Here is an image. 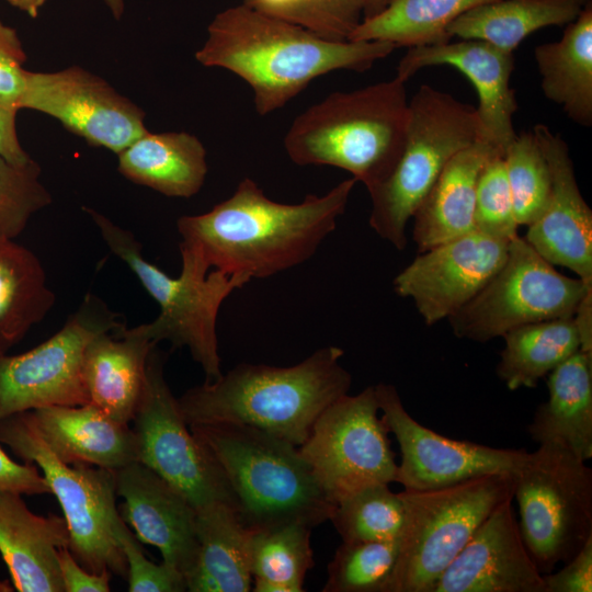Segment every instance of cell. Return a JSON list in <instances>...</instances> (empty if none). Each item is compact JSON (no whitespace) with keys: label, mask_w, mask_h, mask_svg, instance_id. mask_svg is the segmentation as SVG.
<instances>
[{"label":"cell","mask_w":592,"mask_h":592,"mask_svg":"<svg viewBox=\"0 0 592 592\" xmlns=\"http://www.w3.org/2000/svg\"><path fill=\"white\" fill-rule=\"evenodd\" d=\"M357 181L346 179L323 195L301 202L271 200L250 178L231 196L198 215L177 221L181 248L196 254L210 270L249 282L266 278L309 260L335 229Z\"/></svg>","instance_id":"cell-1"},{"label":"cell","mask_w":592,"mask_h":592,"mask_svg":"<svg viewBox=\"0 0 592 592\" xmlns=\"http://www.w3.org/2000/svg\"><path fill=\"white\" fill-rule=\"evenodd\" d=\"M396 48L383 41H327L241 3L214 16L195 59L246 81L253 91L255 111L267 115L314 79L335 70L365 71Z\"/></svg>","instance_id":"cell-2"},{"label":"cell","mask_w":592,"mask_h":592,"mask_svg":"<svg viewBox=\"0 0 592 592\" xmlns=\"http://www.w3.org/2000/svg\"><path fill=\"white\" fill-rule=\"evenodd\" d=\"M343 354L329 345L293 366L241 363L190 388L178 403L189 425L246 424L300 446L323 410L349 394Z\"/></svg>","instance_id":"cell-3"},{"label":"cell","mask_w":592,"mask_h":592,"mask_svg":"<svg viewBox=\"0 0 592 592\" xmlns=\"http://www.w3.org/2000/svg\"><path fill=\"white\" fill-rule=\"evenodd\" d=\"M408 115L406 81L397 77L333 92L295 117L284 148L294 163L345 170L369 191L396 166Z\"/></svg>","instance_id":"cell-4"},{"label":"cell","mask_w":592,"mask_h":592,"mask_svg":"<svg viewBox=\"0 0 592 592\" xmlns=\"http://www.w3.org/2000/svg\"><path fill=\"white\" fill-rule=\"evenodd\" d=\"M227 477L238 515L252 532L288 524L310 528L334 509L298 446L257 428L237 423L189 425Z\"/></svg>","instance_id":"cell-5"},{"label":"cell","mask_w":592,"mask_h":592,"mask_svg":"<svg viewBox=\"0 0 592 592\" xmlns=\"http://www.w3.org/2000/svg\"><path fill=\"white\" fill-rule=\"evenodd\" d=\"M111 252L137 276L157 301L158 317L143 323L146 334L158 344L169 341L173 349L187 348L205 374V382L223 373L218 352L217 318L223 303L249 281L223 271H212L193 252L180 247L182 267L177 277L169 276L143 257L141 246L129 230L114 224L103 214L84 207Z\"/></svg>","instance_id":"cell-6"},{"label":"cell","mask_w":592,"mask_h":592,"mask_svg":"<svg viewBox=\"0 0 592 592\" xmlns=\"http://www.w3.org/2000/svg\"><path fill=\"white\" fill-rule=\"evenodd\" d=\"M479 140L475 107L429 84L409 101L405 145L389 175L368 191L369 226L396 249L407 246L406 228L448 161Z\"/></svg>","instance_id":"cell-7"},{"label":"cell","mask_w":592,"mask_h":592,"mask_svg":"<svg viewBox=\"0 0 592 592\" xmlns=\"http://www.w3.org/2000/svg\"><path fill=\"white\" fill-rule=\"evenodd\" d=\"M512 473H493L454 485L400 492L405 526L386 592H431L479 525L513 498Z\"/></svg>","instance_id":"cell-8"},{"label":"cell","mask_w":592,"mask_h":592,"mask_svg":"<svg viewBox=\"0 0 592 592\" xmlns=\"http://www.w3.org/2000/svg\"><path fill=\"white\" fill-rule=\"evenodd\" d=\"M0 442L42 471L62 510L76 560L89 572L109 570L126 579L127 563L116 537L122 517L115 504V470L62 463L42 440L30 411L0 420Z\"/></svg>","instance_id":"cell-9"},{"label":"cell","mask_w":592,"mask_h":592,"mask_svg":"<svg viewBox=\"0 0 592 592\" xmlns=\"http://www.w3.org/2000/svg\"><path fill=\"white\" fill-rule=\"evenodd\" d=\"M557 444H539L512 473L520 530L538 570L551 572L592 537V469Z\"/></svg>","instance_id":"cell-10"},{"label":"cell","mask_w":592,"mask_h":592,"mask_svg":"<svg viewBox=\"0 0 592 592\" xmlns=\"http://www.w3.org/2000/svg\"><path fill=\"white\" fill-rule=\"evenodd\" d=\"M592 283L568 277L522 237L486 286L448 320L460 339L487 342L528 323L573 317Z\"/></svg>","instance_id":"cell-11"},{"label":"cell","mask_w":592,"mask_h":592,"mask_svg":"<svg viewBox=\"0 0 592 592\" xmlns=\"http://www.w3.org/2000/svg\"><path fill=\"white\" fill-rule=\"evenodd\" d=\"M166 358L157 346L148 356L145 387L132 420L137 460L181 492L195 510L225 504L239 511L223 469L181 413L164 377Z\"/></svg>","instance_id":"cell-12"},{"label":"cell","mask_w":592,"mask_h":592,"mask_svg":"<svg viewBox=\"0 0 592 592\" xmlns=\"http://www.w3.org/2000/svg\"><path fill=\"white\" fill-rule=\"evenodd\" d=\"M378 412L374 386L346 394L323 410L298 446L331 503L368 485L396 482L398 464Z\"/></svg>","instance_id":"cell-13"},{"label":"cell","mask_w":592,"mask_h":592,"mask_svg":"<svg viewBox=\"0 0 592 592\" xmlns=\"http://www.w3.org/2000/svg\"><path fill=\"white\" fill-rule=\"evenodd\" d=\"M125 327L121 316L87 294L62 328L19 355H0V420L48 406H82L89 398L82 378L88 343Z\"/></svg>","instance_id":"cell-14"},{"label":"cell","mask_w":592,"mask_h":592,"mask_svg":"<svg viewBox=\"0 0 592 592\" xmlns=\"http://www.w3.org/2000/svg\"><path fill=\"white\" fill-rule=\"evenodd\" d=\"M24 109L49 115L90 146L116 155L148 132L141 107L79 66L26 70L19 101V110Z\"/></svg>","instance_id":"cell-15"},{"label":"cell","mask_w":592,"mask_h":592,"mask_svg":"<svg viewBox=\"0 0 592 592\" xmlns=\"http://www.w3.org/2000/svg\"><path fill=\"white\" fill-rule=\"evenodd\" d=\"M382 419L400 448L396 482L405 490H425L493 473H513L527 453L443 436L406 410L394 385L374 386Z\"/></svg>","instance_id":"cell-16"},{"label":"cell","mask_w":592,"mask_h":592,"mask_svg":"<svg viewBox=\"0 0 592 592\" xmlns=\"http://www.w3.org/2000/svg\"><path fill=\"white\" fill-rule=\"evenodd\" d=\"M510 241L478 231L419 255L394 278V291L410 298L428 326L448 319L471 300L505 261Z\"/></svg>","instance_id":"cell-17"},{"label":"cell","mask_w":592,"mask_h":592,"mask_svg":"<svg viewBox=\"0 0 592 592\" xmlns=\"http://www.w3.org/2000/svg\"><path fill=\"white\" fill-rule=\"evenodd\" d=\"M432 66L453 67L471 82L479 99V140L503 156L516 136L512 118L519 105L510 86L513 53L480 39L412 46L400 59L396 77L407 82L420 69Z\"/></svg>","instance_id":"cell-18"},{"label":"cell","mask_w":592,"mask_h":592,"mask_svg":"<svg viewBox=\"0 0 592 592\" xmlns=\"http://www.w3.org/2000/svg\"><path fill=\"white\" fill-rule=\"evenodd\" d=\"M547 161L551 190L540 216L524 239L553 265L565 266L592 283V210L577 183L569 147L547 125L533 132Z\"/></svg>","instance_id":"cell-19"},{"label":"cell","mask_w":592,"mask_h":592,"mask_svg":"<svg viewBox=\"0 0 592 592\" xmlns=\"http://www.w3.org/2000/svg\"><path fill=\"white\" fill-rule=\"evenodd\" d=\"M512 500L501 502L479 525L431 592H545Z\"/></svg>","instance_id":"cell-20"},{"label":"cell","mask_w":592,"mask_h":592,"mask_svg":"<svg viewBox=\"0 0 592 592\" xmlns=\"http://www.w3.org/2000/svg\"><path fill=\"white\" fill-rule=\"evenodd\" d=\"M115 491L124 500L119 515L135 537L157 547L162 561L187 580L198 556L195 508L138 460L115 470Z\"/></svg>","instance_id":"cell-21"},{"label":"cell","mask_w":592,"mask_h":592,"mask_svg":"<svg viewBox=\"0 0 592 592\" xmlns=\"http://www.w3.org/2000/svg\"><path fill=\"white\" fill-rule=\"evenodd\" d=\"M65 517L37 515L22 494L0 492V555L19 592H65L57 553L68 547Z\"/></svg>","instance_id":"cell-22"},{"label":"cell","mask_w":592,"mask_h":592,"mask_svg":"<svg viewBox=\"0 0 592 592\" xmlns=\"http://www.w3.org/2000/svg\"><path fill=\"white\" fill-rule=\"evenodd\" d=\"M155 346L143 325L125 326L94 337L82 361L89 403L115 421L128 424L143 395L147 361Z\"/></svg>","instance_id":"cell-23"},{"label":"cell","mask_w":592,"mask_h":592,"mask_svg":"<svg viewBox=\"0 0 592 592\" xmlns=\"http://www.w3.org/2000/svg\"><path fill=\"white\" fill-rule=\"evenodd\" d=\"M42 440L62 463L117 470L137 460L133 429L92 403L30 410Z\"/></svg>","instance_id":"cell-24"},{"label":"cell","mask_w":592,"mask_h":592,"mask_svg":"<svg viewBox=\"0 0 592 592\" xmlns=\"http://www.w3.org/2000/svg\"><path fill=\"white\" fill-rule=\"evenodd\" d=\"M496 153L477 140L448 161L413 215V240L419 253L476 231L477 181L486 161Z\"/></svg>","instance_id":"cell-25"},{"label":"cell","mask_w":592,"mask_h":592,"mask_svg":"<svg viewBox=\"0 0 592 592\" xmlns=\"http://www.w3.org/2000/svg\"><path fill=\"white\" fill-rule=\"evenodd\" d=\"M548 399L527 425L531 439L592 458V356L578 350L548 374Z\"/></svg>","instance_id":"cell-26"},{"label":"cell","mask_w":592,"mask_h":592,"mask_svg":"<svg viewBox=\"0 0 592 592\" xmlns=\"http://www.w3.org/2000/svg\"><path fill=\"white\" fill-rule=\"evenodd\" d=\"M119 173L169 197L197 194L207 175L206 149L186 132L150 133L117 155Z\"/></svg>","instance_id":"cell-27"},{"label":"cell","mask_w":592,"mask_h":592,"mask_svg":"<svg viewBox=\"0 0 592 592\" xmlns=\"http://www.w3.org/2000/svg\"><path fill=\"white\" fill-rule=\"evenodd\" d=\"M198 556L186 580L191 592H249L252 589L250 548L253 532L238 511L214 504L196 510Z\"/></svg>","instance_id":"cell-28"},{"label":"cell","mask_w":592,"mask_h":592,"mask_svg":"<svg viewBox=\"0 0 592 592\" xmlns=\"http://www.w3.org/2000/svg\"><path fill=\"white\" fill-rule=\"evenodd\" d=\"M543 94L583 127L592 126V1L557 42L534 49Z\"/></svg>","instance_id":"cell-29"},{"label":"cell","mask_w":592,"mask_h":592,"mask_svg":"<svg viewBox=\"0 0 592 592\" xmlns=\"http://www.w3.org/2000/svg\"><path fill=\"white\" fill-rule=\"evenodd\" d=\"M592 0H496L476 7L447 26L451 38L480 39L513 50L532 33L574 21Z\"/></svg>","instance_id":"cell-30"},{"label":"cell","mask_w":592,"mask_h":592,"mask_svg":"<svg viewBox=\"0 0 592 592\" xmlns=\"http://www.w3.org/2000/svg\"><path fill=\"white\" fill-rule=\"evenodd\" d=\"M55 300L35 253L14 239L0 238V355L39 323Z\"/></svg>","instance_id":"cell-31"},{"label":"cell","mask_w":592,"mask_h":592,"mask_svg":"<svg viewBox=\"0 0 592 592\" xmlns=\"http://www.w3.org/2000/svg\"><path fill=\"white\" fill-rule=\"evenodd\" d=\"M497 365L510 390L534 388L538 382L580 350L573 317L524 325L508 331Z\"/></svg>","instance_id":"cell-32"},{"label":"cell","mask_w":592,"mask_h":592,"mask_svg":"<svg viewBox=\"0 0 592 592\" xmlns=\"http://www.w3.org/2000/svg\"><path fill=\"white\" fill-rule=\"evenodd\" d=\"M496 0H391L378 14L364 19L349 41H383L397 47L451 41L447 26L465 12Z\"/></svg>","instance_id":"cell-33"},{"label":"cell","mask_w":592,"mask_h":592,"mask_svg":"<svg viewBox=\"0 0 592 592\" xmlns=\"http://www.w3.org/2000/svg\"><path fill=\"white\" fill-rule=\"evenodd\" d=\"M405 519L400 492L388 483H373L337 502L329 521L342 542H389L400 539Z\"/></svg>","instance_id":"cell-34"},{"label":"cell","mask_w":592,"mask_h":592,"mask_svg":"<svg viewBox=\"0 0 592 592\" xmlns=\"http://www.w3.org/2000/svg\"><path fill=\"white\" fill-rule=\"evenodd\" d=\"M310 527L288 524L269 531L253 532L250 548L252 579L285 584L303 592L306 573L315 565L310 546Z\"/></svg>","instance_id":"cell-35"},{"label":"cell","mask_w":592,"mask_h":592,"mask_svg":"<svg viewBox=\"0 0 592 592\" xmlns=\"http://www.w3.org/2000/svg\"><path fill=\"white\" fill-rule=\"evenodd\" d=\"M400 539L342 542L328 565L323 592H386Z\"/></svg>","instance_id":"cell-36"},{"label":"cell","mask_w":592,"mask_h":592,"mask_svg":"<svg viewBox=\"0 0 592 592\" xmlns=\"http://www.w3.org/2000/svg\"><path fill=\"white\" fill-rule=\"evenodd\" d=\"M503 160L517 225L528 226L540 216L549 200L547 161L533 133L516 134Z\"/></svg>","instance_id":"cell-37"},{"label":"cell","mask_w":592,"mask_h":592,"mask_svg":"<svg viewBox=\"0 0 592 592\" xmlns=\"http://www.w3.org/2000/svg\"><path fill=\"white\" fill-rule=\"evenodd\" d=\"M242 3L333 42L349 41L363 21L365 8V0H243Z\"/></svg>","instance_id":"cell-38"},{"label":"cell","mask_w":592,"mask_h":592,"mask_svg":"<svg viewBox=\"0 0 592 592\" xmlns=\"http://www.w3.org/2000/svg\"><path fill=\"white\" fill-rule=\"evenodd\" d=\"M39 177L35 160L16 166L0 157V238L15 239L31 217L52 203Z\"/></svg>","instance_id":"cell-39"},{"label":"cell","mask_w":592,"mask_h":592,"mask_svg":"<svg viewBox=\"0 0 592 592\" xmlns=\"http://www.w3.org/2000/svg\"><path fill=\"white\" fill-rule=\"evenodd\" d=\"M474 217L478 232L505 241L519 236L520 226L501 155H492L480 171Z\"/></svg>","instance_id":"cell-40"},{"label":"cell","mask_w":592,"mask_h":592,"mask_svg":"<svg viewBox=\"0 0 592 592\" xmlns=\"http://www.w3.org/2000/svg\"><path fill=\"white\" fill-rule=\"evenodd\" d=\"M127 563L129 592H183L186 591L184 576L172 566L150 561L143 553L137 538L122 520L116 528Z\"/></svg>","instance_id":"cell-41"},{"label":"cell","mask_w":592,"mask_h":592,"mask_svg":"<svg viewBox=\"0 0 592 592\" xmlns=\"http://www.w3.org/2000/svg\"><path fill=\"white\" fill-rule=\"evenodd\" d=\"M26 54L15 29L0 20V105L19 111Z\"/></svg>","instance_id":"cell-42"},{"label":"cell","mask_w":592,"mask_h":592,"mask_svg":"<svg viewBox=\"0 0 592 592\" xmlns=\"http://www.w3.org/2000/svg\"><path fill=\"white\" fill-rule=\"evenodd\" d=\"M556 572L543 574L545 592L592 591V537Z\"/></svg>","instance_id":"cell-43"},{"label":"cell","mask_w":592,"mask_h":592,"mask_svg":"<svg viewBox=\"0 0 592 592\" xmlns=\"http://www.w3.org/2000/svg\"><path fill=\"white\" fill-rule=\"evenodd\" d=\"M0 492L44 494L50 493V489L36 465H21L0 447Z\"/></svg>","instance_id":"cell-44"},{"label":"cell","mask_w":592,"mask_h":592,"mask_svg":"<svg viewBox=\"0 0 592 592\" xmlns=\"http://www.w3.org/2000/svg\"><path fill=\"white\" fill-rule=\"evenodd\" d=\"M57 559L65 592L111 591V571L89 572L76 560L68 547L59 548Z\"/></svg>","instance_id":"cell-45"},{"label":"cell","mask_w":592,"mask_h":592,"mask_svg":"<svg viewBox=\"0 0 592 592\" xmlns=\"http://www.w3.org/2000/svg\"><path fill=\"white\" fill-rule=\"evenodd\" d=\"M18 111L0 105V157L7 161L24 166L33 161L23 149L16 133Z\"/></svg>","instance_id":"cell-46"},{"label":"cell","mask_w":592,"mask_h":592,"mask_svg":"<svg viewBox=\"0 0 592 592\" xmlns=\"http://www.w3.org/2000/svg\"><path fill=\"white\" fill-rule=\"evenodd\" d=\"M573 322L579 337L580 351L592 356V288L584 294L578 304Z\"/></svg>","instance_id":"cell-47"},{"label":"cell","mask_w":592,"mask_h":592,"mask_svg":"<svg viewBox=\"0 0 592 592\" xmlns=\"http://www.w3.org/2000/svg\"><path fill=\"white\" fill-rule=\"evenodd\" d=\"M11 5L26 13L31 18L39 14L46 0H7Z\"/></svg>","instance_id":"cell-48"},{"label":"cell","mask_w":592,"mask_h":592,"mask_svg":"<svg viewBox=\"0 0 592 592\" xmlns=\"http://www.w3.org/2000/svg\"><path fill=\"white\" fill-rule=\"evenodd\" d=\"M391 0H365L364 19L380 13Z\"/></svg>","instance_id":"cell-49"},{"label":"cell","mask_w":592,"mask_h":592,"mask_svg":"<svg viewBox=\"0 0 592 592\" xmlns=\"http://www.w3.org/2000/svg\"><path fill=\"white\" fill-rule=\"evenodd\" d=\"M109 11L115 20H121L124 14L125 1L124 0H103Z\"/></svg>","instance_id":"cell-50"},{"label":"cell","mask_w":592,"mask_h":592,"mask_svg":"<svg viewBox=\"0 0 592 592\" xmlns=\"http://www.w3.org/2000/svg\"><path fill=\"white\" fill-rule=\"evenodd\" d=\"M14 588L8 581L0 580V592H12Z\"/></svg>","instance_id":"cell-51"}]
</instances>
